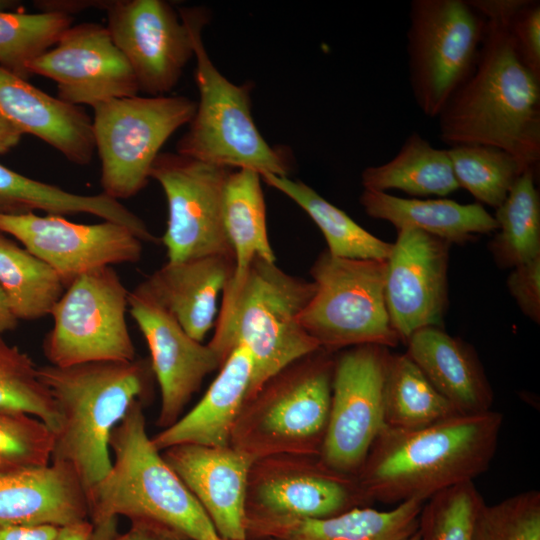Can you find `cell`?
I'll use <instances>...</instances> for the list:
<instances>
[{"mask_svg":"<svg viewBox=\"0 0 540 540\" xmlns=\"http://www.w3.org/2000/svg\"><path fill=\"white\" fill-rule=\"evenodd\" d=\"M404 540H420V534H419L418 529H417V531L415 533H413L412 535H410L409 537H407Z\"/></svg>","mask_w":540,"mask_h":540,"instance_id":"681fc988","label":"cell"},{"mask_svg":"<svg viewBox=\"0 0 540 540\" xmlns=\"http://www.w3.org/2000/svg\"><path fill=\"white\" fill-rule=\"evenodd\" d=\"M507 286L521 311L540 321V257L512 268Z\"/></svg>","mask_w":540,"mask_h":540,"instance_id":"7bdbcfd3","label":"cell"},{"mask_svg":"<svg viewBox=\"0 0 540 540\" xmlns=\"http://www.w3.org/2000/svg\"><path fill=\"white\" fill-rule=\"evenodd\" d=\"M335 354L319 348L266 380L244 402L230 446L254 460L276 454L319 455L329 418Z\"/></svg>","mask_w":540,"mask_h":540,"instance_id":"8992f818","label":"cell"},{"mask_svg":"<svg viewBox=\"0 0 540 540\" xmlns=\"http://www.w3.org/2000/svg\"><path fill=\"white\" fill-rule=\"evenodd\" d=\"M118 518H109L93 524L90 540H194L188 535L163 523L148 519L130 520L125 532L118 530Z\"/></svg>","mask_w":540,"mask_h":540,"instance_id":"b9f144b4","label":"cell"},{"mask_svg":"<svg viewBox=\"0 0 540 540\" xmlns=\"http://www.w3.org/2000/svg\"><path fill=\"white\" fill-rule=\"evenodd\" d=\"M474 540H540L539 491H524L485 504L476 523Z\"/></svg>","mask_w":540,"mask_h":540,"instance_id":"ab89813d","label":"cell"},{"mask_svg":"<svg viewBox=\"0 0 540 540\" xmlns=\"http://www.w3.org/2000/svg\"><path fill=\"white\" fill-rule=\"evenodd\" d=\"M38 375L58 413L51 462L71 464L87 494L110 471L112 430L135 401L149 395L150 360L48 364L38 366Z\"/></svg>","mask_w":540,"mask_h":540,"instance_id":"3957f363","label":"cell"},{"mask_svg":"<svg viewBox=\"0 0 540 540\" xmlns=\"http://www.w3.org/2000/svg\"><path fill=\"white\" fill-rule=\"evenodd\" d=\"M0 232L54 269L65 289L90 270L136 263L143 252L130 229L110 221L79 224L60 215L0 213Z\"/></svg>","mask_w":540,"mask_h":540,"instance_id":"2e32d148","label":"cell"},{"mask_svg":"<svg viewBox=\"0 0 540 540\" xmlns=\"http://www.w3.org/2000/svg\"><path fill=\"white\" fill-rule=\"evenodd\" d=\"M450 247L449 242L416 229L398 230L386 260L385 299L403 344L422 328L443 327Z\"/></svg>","mask_w":540,"mask_h":540,"instance_id":"ac0fdd59","label":"cell"},{"mask_svg":"<svg viewBox=\"0 0 540 540\" xmlns=\"http://www.w3.org/2000/svg\"><path fill=\"white\" fill-rule=\"evenodd\" d=\"M447 151L460 188L495 209L528 170L511 154L493 146L460 144L450 146Z\"/></svg>","mask_w":540,"mask_h":540,"instance_id":"e575fe53","label":"cell"},{"mask_svg":"<svg viewBox=\"0 0 540 540\" xmlns=\"http://www.w3.org/2000/svg\"><path fill=\"white\" fill-rule=\"evenodd\" d=\"M22 133L0 116V153H5L14 148L20 141Z\"/></svg>","mask_w":540,"mask_h":540,"instance_id":"7dc6e473","label":"cell"},{"mask_svg":"<svg viewBox=\"0 0 540 540\" xmlns=\"http://www.w3.org/2000/svg\"><path fill=\"white\" fill-rule=\"evenodd\" d=\"M261 175L252 169L230 172L224 191L223 221L234 254V270L223 296L235 292L255 258L275 262L266 225Z\"/></svg>","mask_w":540,"mask_h":540,"instance_id":"83f0119b","label":"cell"},{"mask_svg":"<svg viewBox=\"0 0 540 540\" xmlns=\"http://www.w3.org/2000/svg\"><path fill=\"white\" fill-rule=\"evenodd\" d=\"M406 354L459 414L492 410L493 390L471 345L440 327L414 332Z\"/></svg>","mask_w":540,"mask_h":540,"instance_id":"cb8c5ba5","label":"cell"},{"mask_svg":"<svg viewBox=\"0 0 540 540\" xmlns=\"http://www.w3.org/2000/svg\"><path fill=\"white\" fill-rule=\"evenodd\" d=\"M0 287L17 320L50 315L65 291L54 269L1 232Z\"/></svg>","mask_w":540,"mask_h":540,"instance_id":"d6a6232c","label":"cell"},{"mask_svg":"<svg viewBox=\"0 0 540 540\" xmlns=\"http://www.w3.org/2000/svg\"><path fill=\"white\" fill-rule=\"evenodd\" d=\"M128 310L150 351L161 404L160 428L174 424L207 375L221 367L208 344L189 336L176 319L138 286L129 292Z\"/></svg>","mask_w":540,"mask_h":540,"instance_id":"d6986e66","label":"cell"},{"mask_svg":"<svg viewBox=\"0 0 540 540\" xmlns=\"http://www.w3.org/2000/svg\"><path fill=\"white\" fill-rule=\"evenodd\" d=\"M93 524L90 520L59 527L54 540H90Z\"/></svg>","mask_w":540,"mask_h":540,"instance_id":"bcb514c9","label":"cell"},{"mask_svg":"<svg viewBox=\"0 0 540 540\" xmlns=\"http://www.w3.org/2000/svg\"><path fill=\"white\" fill-rule=\"evenodd\" d=\"M18 320L9 306L8 300L0 287V336L17 326Z\"/></svg>","mask_w":540,"mask_h":540,"instance_id":"c3c4849f","label":"cell"},{"mask_svg":"<svg viewBox=\"0 0 540 540\" xmlns=\"http://www.w3.org/2000/svg\"><path fill=\"white\" fill-rule=\"evenodd\" d=\"M535 177V170L524 171L496 209L498 228L489 248L502 268L540 257V197Z\"/></svg>","mask_w":540,"mask_h":540,"instance_id":"836d02e7","label":"cell"},{"mask_svg":"<svg viewBox=\"0 0 540 540\" xmlns=\"http://www.w3.org/2000/svg\"><path fill=\"white\" fill-rule=\"evenodd\" d=\"M359 202L368 216L391 223L397 231L416 229L450 244H464L498 228L494 216L480 203L461 204L447 198H401L365 189Z\"/></svg>","mask_w":540,"mask_h":540,"instance_id":"484cf974","label":"cell"},{"mask_svg":"<svg viewBox=\"0 0 540 540\" xmlns=\"http://www.w3.org/2000/svg\"><path fill=\"white\" fill-rule=\"evenodd\" d=\"M529 0H467L468 4L487 21L509 25Z\"/></svg>","mask_w":540,"mask_h":540,"instance_id":"ee69618b","label":"cell"},{"mask_svg":"<svg viewBox=\"0 0 540 540\" xmlns=\"http://www.w3.org/2000/svg\"><path fill=\"white\" fill-rule=\"evenodd\" d=\"M102 193L120 201L148 184L151 167L170 136L189 124L196 102L184 96H130L93 108Z\"/></svg>","mask_w":540,"mask_h":540,"instance_id":"30bf717a","label":"cell"},{"mask_svg":"<svg viewBox=\"0 0 540 540\" xmlns=\"http://www.w3.org/2000/svg\"><path fill=\"white\" fill-rule=\"evenodd\" d=\"M37 210L60 216L83 213L94 215L127 227L142 242L158 241L141 218L120 201L104 193H71L21 175L0 164V213L28 214Z\"/></svg>","mask_w":540,"mask_h":540,"instance_id":"4316f807","label":"cell"},{"mask_svg":"<svg viewBox=\"0 0 540 540\" xmlns=\"http://www.w3.org/2000/svg\"><path fill=\"white\" fill-rule=\"evenodd\" d=\"M0 409L32 415L54 433L58 427L55 402L38 375V366L18 347L0 336Z\"/></svg>","mask_w":540,"mask_h":540,"instance_id":"8d00e7d4","label":"cell"},{"mask_svg":"<svg viewBox=\"0 0 540 540\" xmlns=\"http://www.w3.org/2000/svg\"><path fill=\"white\" fill-rule=\"evenodd\" d=\"M503 418L490 410L456 414L418 429L384 428L356 476L372 503L425 502L487 471Z\"/></svg>","mask_w":540,"mask_h":540,"instance_id":"7a4b0ae2","label":"cell"},{"mask_svg":"<svg viewBox=\"0 0 540 540\" xmlns=\"http://www.w3.org/2000/svg\"><path fill=\"white\" fill-rule=\"evenodd\" d=\"M361 184L365 190L396 189L412 196H447L460 189L447 149L432 146L418 132L405 139L390 161L364 169Z\"/></svg>","mask_w":540,"mask_h":540,"instance_id":"f1b7e54d","label":"cell"},{"mask_svg":"<svg viewBox=\"0 0 540 540\" xmlns=\"http://www.w3.org/2000/svg\"><path fill=\"white\" fill-rule=\"evenodd\" d=\"M508 29L521 59L540 79V2L529 0Z\"/></svg>","mask_w":540,"mask_h":540,"instance_id":"60d3db41","label":"cell"},{"mask_svg":"<svg viewBox=\"0 0 540 540\" xmlns=\"http://www.w3.org/2000/svg\"><path fill=\"white\" fill-rule=\"evenodd\" d=\"M89 520L86 491L73 466L50 462L0 474V528L62 527Z\"/></svg>","mask_w":540,"mask_h":540,"instance_id":"7402d4cb","label":"cell"},{"mask_svg":"<svg viewBox=\"0 0 540 540\" xmlns=\"http://www.w3.org/2000/svg\"><path fill=\"white\" fill-rule=\"evenodd\" d=\"M27 70L53 80L57 98L74 106L94 108L139 92L135 74L107 27L94 22L70 26Z\"/></svg>","mask_w":540,"mask_h":540,"instance_id":"e0dca14e","label":"cell"},{"mask_svg":"<svg viewBox=\"0 0 540 540\" xmlns=\"http://www.w3.org/2000/svg\"><path fill=\"white\" fill-rule=\"evenodd\" d=\"M487 21L467 0H413L407 55L414 99L437 118L472 71Z\"/></svg>","mask_w":540,"mask_h":540,"instance_id":"8fae6325","label":"cell"},{"mask_svg":"<svg viewBox=\"0 0 540 540\" xmlns=\"http://www.w3.org/2000/svg\"><path fill=\"white\" fill-rule=\"evenodd\" d=\"M234 270V259L205 256L168 262L138 287L169 312L186 333L203 342L212 328L219 294Z\"/></svg>","mask_w":540,"mask_h":540,"instance_id":"603a6c76","label":"cell"},{"mask_svg":"<svg viewBox=\"0 0 540 540\" xmlns=\"http://www.w3.org/2000/svg\"><path fill=\"white\" fill-rule=\"evenodd\" d=\"M179 14L192 35L199 101L188 130L177 143V153L228 169L287 176L290 165L285 155L267 143L253 120L251 85L229 81L205 49L202 28L208 20L206 10L187 7Z\"/></svg>","mask_w":540,"mask_h":540,"instance_id":"52a82bcc","label":"cell"},{"mask_svg":"<svg viewBox=\"0 0 540 540\" xmlns=\"http://www.w3.org/2000/svg\"><path fill=\"white\" fill-rule=\"evenodd\" d=\"M485 504L474 481L440 491L423 503L418 523L420 540H474Z\"/></svg>","mask_w":540,"mask_h":540,"instance_id":"74e56055","label":"cell"},{"mask_svg":"<svg viewBox=\"0 0 540 540\" xmlns=\"http://www.w3.org/2000/svg\"><path fill=\"white\" fill-rule=\"evenodd\" d=\"M356 475L327 465L320 455L276 454L254 460L247 482V540H268L306 520L371 505Z\"/></svg>","mask_w":540,"mask_h":540,"instance_id":"ba28073f","label":"cell"},{"mask_svg":"<svg viewBox=\"0 0 540 540\" xmlns=\"http://www.w3.org/2000/svg\"><path fill=\"white\" fill-rule=\"evenodd\" d=\"M230 170L179 153H160L150 178L165 194L168 220L162 237L168 262L205 256L234 259L223 221Z\"/></svg>","mask_w":540,"mask_h":540,"instance_id":"5bb4252c","label":"cell"},{"mask_svg":"<svg viewBox=\"0 0 540 540\" xmlns=\"http://www.w3.org/2000/svg\"><path fill=\"white\" fill-rule=\"evenodd\" d=\"M129 291L112 266L77 277L54 305L43 354L59 367L96 361H133L136 350L126 312Z\"/></svg>","mask_w":540,"mask_h":540,"instance_id":"7c38bea8","label":"cell"},{"mask_svg":"<svg viewBox=\"0 0 540 540\" xmlns=\"http://www.w3.org/2000/svg\"><path fill=\"white\" fill-rule=\"evenodd\" d=\"M162 457L198 501L222 540H247L244 503L254 459L228 445L180 444Z\"/></svg>","mask_w":540,"mask_h":540,"instance_id":"ffe728a7","label":"cell"},{"mask_svg":"<svg viewBox=\"0 0 540 540\" xmlns=\"http://www.w3.org/2000/svg\"><path fill=\"white\" fill-rule=\"evenodd\" d=\"M54 434L40 419L0 409V474L51 462Z\"/></svg>","mask_w":540,"mask_h":540,"instance_id":"f35d334b","label":"cell"},{"mask_svg":"<svg viewBox=\"0 0 540 540\" xmlns=\"http://www.w3.org/2000/svg\"><path fill=\"white\" fill-rule=\"evenodd\" d=\"M59 527L18 525L0 528V540H54Z\"/></svg>","mask_w":540,"mask_h":540,"instance_id":"f6af8a7d","label":"cell"},{"mask_svg":"<svg viewBox=\"0 0 540 540\" xmlns=\"http://www.w3.org/2000/svg\"><path fill=\"white\" fill-rule=\"evenodd\" d=\"M0 116L74 164L88 165L96 151L92 119L83 108L50 96L1 65Z\"/></svg>","mask_w":540,"mask_h":540,"instance_id":"44dd1931","label":"cell"},{"mask_svg":"<svg viewBox=\"0 0 540 540\" xmlns=\"http://www.w3.org/2000/svg\"><path fill=\"white\" fill-rule=\"evenodd\" d=\"M261 179L294 201L313 220L327 243V252L338 258L387 260L392 244L358 225L313 188L288 176L263 174Z\"/></svg>","mask_w":540,"mask_h":540,"instance_id":"f546056e","label":"cell"},{"mask_svg":"<svg viewBox=\"0 0 540 540\" xmlns=\"http://www.w3.org/2000/svg\"><path fill=\"white\" fill-rule=\"evenodd\" d=\"M456 414L406 353H392L384 388L385 428L418 429Z\"/></svg>","mask_w":540,"mask_h":540,"instance_id":"1f68e13d","label":"cell"},{"mask_svg":"<svg viewBox=\"0 0 540 540\" xmlns=\"http://www.w3.org/2000/svg\"><path fill=\"white\" fill-rule=\"evenodd\" d=\"M253 373V358L237 346L200 401L174 424L151 437L159 451L180 444L213 447L230 445V437L246 400Z\"/></svg>","mask_w":540,"mask_h":540,"instance_id":"d4e9b609","label":"cell"},{"mask_svg":"<svg viewBox=\"0 0 540 540\" xmlns=\"http://www.w3.org/2000/svg\"><path fill=\"white\" fill-rule=\"evenodd\" d=\"M143 401L112 430L110 471L87 492L94 524L125 516L170 526L194 540H222L211 520L148 436Z\"/></svg>","mask_w":540,"mask_h":540,"instance_id":"5b68a950","label":"cell"},{"mask_svg":"<svg viewBox=\"0 0 540 540\" xmlns=\"http://www.w3.org/2000/svg\"><path fill=\"white\" fill-rule=\"evenodd\" d=\"M314 292L312 281L257 257L239 288L223 296L208 345L221 366L237 346L250 351L253 373L246 400L285 366L320 348L299 322Z\"/></svg>","mask_w":540,"mask_h":540,"instance_id":"277c9868","label":"cell"},{"mask_svg":"<svg viewBox=\"0 0 540 540\" xmlns=\"http://www.w3.org/2000/svg\"><path fill=\"white\" fill-rule=\"evenodd\" d=\"M423 503L410 500L387 511L356 508L299 522L268 540H404L417 531Z\"/></svg>","mask_w":540,"mask_h":540,"instance_id":"4dcf8cb0","label":"cell"},{"mask_svg":"<svg viewBox=\"0 0 540 540\" xmlns=\"http://www.w3.org/2000/svg\"><path fill=\"white\" fill-rule=\"evenodd\" d=\"M437 118L439 136L449 147H497L525 169L536 171L540 161V79L521 59L508 25L487 21L472 71Z\"/></svg>","mask_w":540,"mask_h":540,"instance_id":"6da1fadb","label":"cell"},{"mask_svg":"<svg viewBox=\"0 0 540 540\" xmlns=\"http://www.w3.org/2000/svg\"><path fill=\"white\" fill-rule=\"evenodd\" d=\"M390 348L364 344L335 354L327 429L320 451L330 467L357 475L385 428L384 388Z\"/></svg>","mask_w":540,"mask_h":540,"instance_id":"4fadbf2b","label":"cell"},{"mask_svg":"<svg viewBox=\"0 0 540 540\" xmlns=\"http://www.w3.org/2000/svg\"><path fill=\"white\" fill-rule=\"evenodd\" d=\"M72 22L64 13L0 11V65L25 79L27 65L52 48Z\"/></svg>","mask_w":540,"mask_h":540,"instance_id":"d590c367","label":"cell"},{"mask_svg":"<svg viewBox=\"0 0 540 540\" xmlns=\"http://www.w3.org/2000/svg\"><path fill=\"white\" fill-rule=\"evenodd\" d=\"M107 29L130 64L139 92L164 96L194 57L187 21L163 0L105 1Z\"/></svg>","mask_w":540,"mask_h":540,"instance_id":"9a60e30c","label":"cell"},{"mask_svg":"<svg viewBox=\"0 0 540 540\" xmlns=\"http://www.w3.org/2000/svg\"><path fill=\"white\" fill-rule=\"evenodd\" d=\"M386 260L347 259L321 252L310 274L315 292L299 322L329 352L364 344L400 343L385 299Z\"/></svg>","mask_w":540,"mask_h":540,"instance_id":"9c48e42d","label":"cell"}]
</instances>
